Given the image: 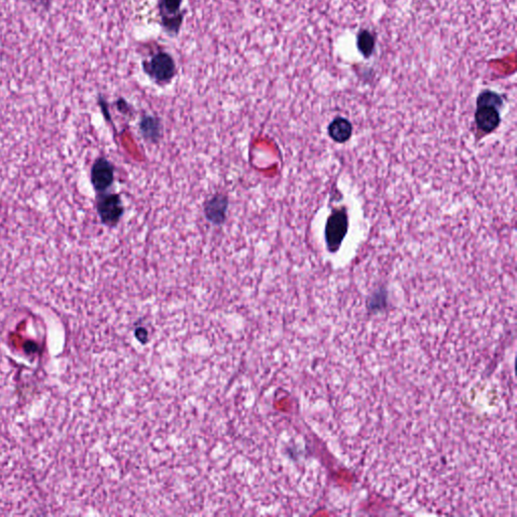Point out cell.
Here are the masks:
<instances>
[{
  "label": "cell",
  "mask_w": 517,
  "mask_h": 517,
  "mask_svg": "<svg viewBox=\"0 0 517 517\" xmlns=\"http://www.w3.org/2000/svg\"><path fill=\"white\" fill-rule=\"evenodd\" d=\"M96 208L102 224L110 227L117 226L125 213L122 198L115 193H99Z\"/></svg>",
  "instance_id": "1"
},
{
  "label": "cell",
  "mask_w": 517,
  "mask_h": 517,
  "mask_svg": "<svg viewBox=\"0 0 517 517\" xmlns=\"http://www.w3.org/2000/svg\"><path fill=\"white\" fill-rule=\"evenodd\" d=\"M357 47L365 58H370L374 53L375 39L368 30H362L357 37Z\"/></svg>",
  "instance_id": "10"
},
{
  "label": "cell",
  "mask_w": 517,
  "mask_h": 517,
  "mask_svg": "<svg viewBox=\"0 0 517 517\" xmlns=\"http://www.w3.org/2000/svg\"><path fill=\"white\" fill-rule=\"evenodd\" d=\"M140 131L145 140L157 143L162 136L161 122L159 118L152 117V115H146L141 118Z\"/></svg>",
  "instance_id": "9"
},
{
  "label": "cell",
  "mask_w": 517,
  "mask_h": 517,
  "mask_svg": "<svg viewBox=\"0 0 517 517\" xmlns=\"http://www.w3.org/2000/svg\"><path fill=\"white\" fill-rule=\"evenodd\" d=\"M502 106V96L490 90L482 92L477 99V106H493V108H500Z\"/></svg>",
  "instance_id": "11"
},
{
  "label": "cell",
  "mask_w": 517,
  "mask_h": 517,
  "mask_svg": "<svg viewBox=\"0 0 517 517\" xmlns=\"http://www.w3.org/2000/svg\"><path fill=\"white\" fill-rule=\"evenodd\" d=\"M92 186L95 191L103 193L110 189L115 181V168L106 158H99L94 162L91 168Z\"/></svg>",
  "instance_id": "4"
},
{
  "label": "cell",
  "mask_w": 517,
  "mask_h": 517,
  "mask_svg": "<svg viewBox=\"0 0 517 517\" xmlns=\"http://www.w3.org/2000/svg\"><path fill=\"white\" fill-rule=\"evenodd\" d=\"M475 120L477 126L485 133H491L500 124V113L493 106H477Z\"/></svg>",
  "instance_id": "7"
},
{
  "label": "cell",
  "mask_w": 517,
  "mask_h": 517,
  "mask_svg": "<svg viewBox=\"0 0 517 517\" xmlns=\"http://www.w3.org/2000/svg\"><path fill=\"white\" fill-rule=\"evenodd\" d=\"M353 127L349 120L344 117H337L331 122L328 127L331 138L337 143H345L351 138Z\"/></svg>",
  "instance_id": "8"
},
{
  "label": "cell",
  "mask_w": 517,
  "mask_h": 517,
  "mask_svg": "<svg viewBox=\"0 0 517 517\" xmlns=\"http://www.w3.org/2000/svg\"><path fill=\"white\" fill-rule=\"evenodd\" d=\"M347 231V217L345 212H337L329 217L326 226V240L331 251H337Z\"/></svg>",
  "instance_id": "3"
},
{
  "label": "cell",
  "mask_w": 517,
  "mask_h": 517,
  "mask_svg": "<svg viewBox=\"0 0 517 517\" xmlns=\"http://www.w3.org/2000/svg\"><path fill=\"white\" fill-rule=\"evenodd\" d=\"M229 200L224 194H215L204 203V215L215 226H222L226 219Z\"/></svg>",
  "instance_id": "6"
},
{
  "label": "cell",
  "mask_w": 517,
  "mask_h": 517,
  "mask_svg": "<svg viewBox=\"0 0 517 517\" xmlns=\"http://www.w3.org/2000/svg\"><path fill=\"white\" fill-rule=\"evenodd\" d=\"M182 0H159L160 15L162 24L168 32L179 31L182 15L180 13Z\"/></svg>",
  "instance_id": "5"
},
{
  "label": "cell",
  "mask_w": 517,
  "mask_h": 517,
  "mask_svg": "<svg viewBox=\"0 0 517 517\" xmlns=\"http://www.w3.org/2000/svg\"><path fill=\"white\" fill-rule=\"evenodd\" d=\"M145 71L150 78L160 85L171 82L176 74V66L174 59L165 52L155 55L149 62L145 63Z\"/></svg>",
  "instance_id": "2"
}]
</instances>
